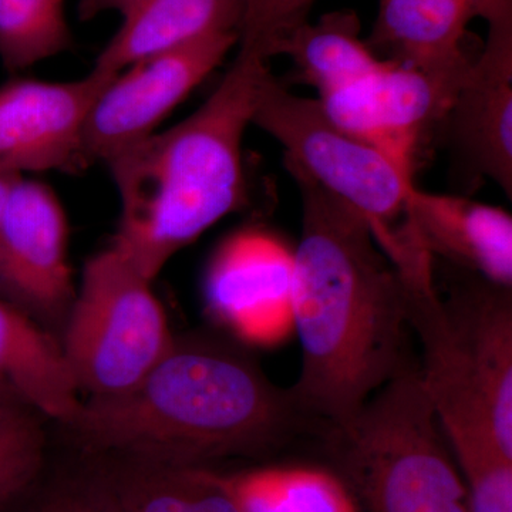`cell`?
<instances>
[{
  "label": "cell",
  "instance_id": "1",
  "mask_svg": "<svg viewBox=\"0 0 512 512\" xmlns=\"http://www.w3.org/2000/svg\"><path fill=\"white\" fill-rule=\"evenodd\" d=\"M302 232L293 248V332L302 366L289 392L309 419L350 423L407 359V286L362 217L296 181Z\"/></svg>",
  "mask_w": 512,
  "mask_h": 512
},
{
  "label": "cell",
  "instance_id": "2",
  "mask_svg": "<svg viewBox=\"0 0 512 512\" xmlns=\"http://www.w3.org/2000/svg\"><path fill=\"white\" fill-rule=\"evenodd\" d=\"M311 420L289 389L224 340H174L136 386L90 397L67 429L97 456H126L183 468L274 450Z\"/></svg>",
  "mask_w": 512,
  "mask_h": 512
},
{
  "label": "cell",
  "instance_id": "3",
  "mask_svg": "<svg viewBox=\"0 0 512 512\" xmlns=\"http://www.w3.org/2000/svg\"><path fill=\"white\" fill-rule=\"evenodd\" d=\"M269 63L238 53L187 119L111 158L121 218L111 244L148 278L248 201L242 144Z\"/></svg>",
  "mask_w": 512,
  "mask_h": 512
},
{
  "label": "cell",
  "instance_id": "4",
  "mask_svg": "<svg viewBox=\"0 0 512 512\" xmlns=\"http://www.w3.org/2000/svg\"><path fill=\"white\" fill-rule=\"evenodd\" d=\"M325 433L333 470L362 512H471L419 367L397 373L355 419Z\"/></svg>",
  "mask_w": 512,
  "mask_h": 512
},
{
  "label": "cell",
  "instance_id": "5",
  "mask_svg": "<svg viewBox=\"0 0 512 512\" xmlns=\"http://www.w3.org/2000/svg\"><path fill=\"white\" fill-rule=\"evenodd\" d=\"M252 124L281 144L286 170L295 181L319 188L362 217L393 261L407 198L416 187L412 175L338 126L318 99L292 93L272 73L262 86Z\"/></svg>",
  "mask_w": 512,
  "mask_h": 512
},
{
  "label": "cell",
  "instance_id": "6",
  "mask_svg": "<svg viewBox=\"0 0 512 512\" xmlns=\"http://www.w3.org/2000/svg\"><path fill=\"white\" fill-rule=\"evenodd\" d=\"M151 284L113 244L87 261L62 346L79 390L126 392L167 355L175 338Z\"/></svg>",
  "mask_w": 512,
  "mask_h": 512
},
{
  "label": "cell",
  "instance_id": "7",
  "mask_svg": "<svg viewBox=\"0 0 512 512\" xmlns=\"http://www.w3.org/2000/svg\"><path fill=\"white\" fill-rule=\"evenodd\" d=\"M238 45V33H212L180 49L147 57L117 73L94 101L86 127L90 165L107 164L157 133L175 107Z\"/></svg>",
  "mask_w": 512,
  "mask_h": 512
},
{
  "label": "cell",
  "instance_id": "8",
  "mask_svg": "<svg viewBox=\"0 0 512 512\" xmlns=\"http://www.w3.org/2000/svg\"><path fill=\"white\" fill-rule=\"evenodd\" d=\"M114 76L93 69L72 82L16 79L0 86V174L87 170V120Z\"/></svg>",
  "mask_w": 512,
  "mask_h": 512
},
{
  "label": "cell",
  "instance_id": "9",
  "mask_svg": "<svg viewBox=\"0 0 512 512\" xmlns=\"http://www.w3.org/2000/svg\"><path fill=\"white\" fill-rule=\"evenodd\" d=\"M76 291L59 198L45 184L18 178L0 217V298L32 319L64 323Z\"/></svg>",
  "mask_w": 512,
  "mask_h": 512
},
{
  "label": "cell",
  "instance_id": "10",
  "mask_svg": "<svg viewBox=\"0 0 512 512\" xmlns=\"http://www.w3.org/2000/svg\"><path fill=\"white\" fill-rule=\"evenodd\" d=\"M292 285L293 248L268 229L245 228L212 256L205 302L235 339L268 348L293 332Z\"/></svg>",
  "mask_w": 512,
  "mask_h": 512
},
{
  "label": "cell",
  "instance_id": "11",
  "mask_svg": "<svg viewBox=\"0 0 512 512\" xmlns=\"http://www.w3.org/2000/svg\"><path fill=\"white\" fill-rule=\"evenodd\" d=\"M458 86L386 62L359 82L318 100L338 126L379 148L414 177L420 147L443 123Z\"/></svg>",
  "mask_w": 512,
  "mask_h": 512
},
{
  "label": "cell",
  "instance_id": "12",
  "mask_svg": "<svg viewBox=\"0 0 512 512\" xmlns=\"http://www.w3.org/2000/svg\"><path fill=\"white\" fill-rule=\"evenodd\" d=\"M483 52L471 59L441 127L470 173L512 194V0L487 19Z\"/></svg>",
  "mask_w": 512,
  "mask_h": 512
},
{
  "label": "cell",
  "instance_id": "13",
  "mask_svg": "<svg viewBox=\"0 0 512 512\" xmlns=\"http://www.w3.org/2000/svg\"><path fill=\"white\" fill-rule=\"evenodd\" d=\"M400 256L424 252L512 288V218L503 208L414 187L397 234ZM397 258V259H399Z\"/></svg>",
  "mask_w": 512,
  "mask_h": 512
},
{
  "label": "cell",
  "instance_id": "14",
  "mask_svg": "<svg viewBox=\"0 0 512 512\" xmlns=\"http://www.w3.org/2000/svg\"><path fill=\"white\" fill-rule=\"evenodd\" d=\"M460 272L440 299L490 410L498 444L512 457V288Z\"/></svg>",
  "mask_w": 512,
  "mask_h": 512
},
{
  "label": "cell",
  "instance_id": "15",
  "mask_svg": "<svg viewBox=\"0 0 512 512\" xmlns=\"http://www.w3.org/2000/svg\"><path fill=\"white\" fill-rule=\"evenodd\" d=\"M508 0H379L365 39L380 60L460 84L470 66L468 26Z\"/></svg>",
  "mask_w": 512,
  "mask_h": 512
},
{
  "label": "cell",
  "instance_id": "16",
  "mask_svg": "<svg viewBox=\"0 0 512 512\" xmlns=\"http://www.w3.org/2000/svg\"><path fill=\"white\" fill-rule=\"evenodd\" d=\"M0 390L67 426L82 402L66 357L36 320L0 298Z\"/></svg>",
  "mask_w": 512,
  "mask_h": 512
},
{
  "label": "cell",
  "instance_id": "17",
  "mask_svg": "<svg viewBox=\"0 0 512 512\" xmlns=\"http://www.w3.org/2000/svg\"><path fill=\"white\" fill-rule=\"evenodd\" d=\"M238 0H143L101 50L93 69L120 73L131 64L180 49L212 33H238Z\"/></svg>",
  "mask_w": 512,
  "mask_h": 512
},
{
  "label": "cell",
  "instance_id": "18",
  "mask_svg": "<svg viewBox=\"0 0 512 512\" xmlns=\"http://www.w3.org/2000/svg\"><path fill=\"white\" fill-rule=\"evenodd\" d=\"M238 512H362L333 468L266 466L220 473L211 470Z\"/></svg>",
  "mask_w": 512,
  "mask_h": 512
},
{
  "label": "cell",
  "instance_id": "19",
  "mask_svg": "<svg viewBox=\"0 0 512 512\" xmlns=\"http://www.w3.org/2000/svg\"><path fill=\"white\" fill-rule=\"evenodd\" d=\"M278 56H288L296 82L312 86L319 97L359 82L386 63L360 39V19L352 10L303 23L285 40Z\"/></svg>",
  "mask_w": 512,
  "mask_h": 512
},
{
  "label": "cell",
  "instance_id": "20",
  "mask_svg": "<svg viewBox=\"0 0 512 512\" xmlns=\"http://www.w3.org/2000/svg\"><path fill=\"white\" fill-rule=\"evenodd\" d=\"M128 512H238L210 468H183L126 456H101Z\"/></svg>",
  "mask_w": 512,
  "mask_h": 512
},
{
  "label": "cell",
  "instance_id": "21",
  "mask_svg": "<svg viewBox=\"0 0 512 512\" xmlns=\"http://www.w3.org/2000/svg\"><path fill=\"white\" fill-rule=\"evenodd\" d=\"M72 47L64 0H0V60L9 72L29 69Z\"/></svg>",
  "mask_w": 512,
  "mask_h": 512
},
{
  "label": "cell",
  "instance_id": "22",
  "mask_svg": "<svg viewBox=\"0 0 512 512\" xmlns=\"http://www.w3.org/2000/svg\"><path fill=\"white\" fill-rule=\"evenodd\" d=\"M45 436L16 397L0 399V512L25 497L42 473Z\"/></svg>",
  "mask_w": 512,
  "mask_h": 512
},
{
  "label": "cell",
  "instance_id": "23",
  "mask_svg": "<svg viewBox=\"0 0 512 512\" xmlns=\"http://www.w3.org/2000/svg\"><path fill=\"white\" fill-rule=\"evenodd\" d=\"M316 0H238V53L269 63L286 39L309 22Z\"/></svg>",
  "mask_w": 512,
  "mask_h": 512
},
{
  "label": "cell",
  "instance_id": "24",
  "mask_svg": "<svg viewBox=\"0 0 512 512\" xmlns=\"http://www.w3.org/2000/svg\"><path fill=\"white\" fill-rule=\"evenodd\" d=\"M28 512H128L116 488L97 461L56 477L33 501Z\"/></svg>",
  "mask_w": 512,
  "mask_h": 512
},
{
  "label": "cell",
  "instance_id": "25",
  "mask_svg": "<svg viewBox=\"0 0 512 512\" xmlns=\"http://www.w3.org/2000/svg\"><path fill=\"white\" fill-rule=\"evenodd\" d=\"M141 2L143 0H80L77 13L80 20L94 19L106 12H119L123 16Z\"/></svg>",
  "mask_w": 512,
  "mask_h": 512
},
{
  "label": "cell",
  "instance_id": "26",
  "mask_svg": "<svg viewBox=\"0 0 512 512\" xmlns=\"http://www.w3.org/2000/svg\"><path fill=\"white\" fill-rule=\"evenodd\" d=\"M18 178L20 177H16V175L0 174V217H2L3 210H5L9 192Z\"/></svg>",
  "mask_w": 512,
  "mask_h": 512
},
{
  "label": "cell",
  "instance_id": "27",
  "mask_svg": "<svg viewBox=\"0 0 512 512\" xmlns=\"http://www.w3.org/2000/svg\"><path fill=\"white\" fill-rule=\"evenodd\" d=\"M8 396H12V394H9V393L3 392V390H0V399H3V397H8ZM12 397H15V396H12Z\"/></svg>",
  "mask_w": 512,
  "mask_h": 512
}]
</instances>
